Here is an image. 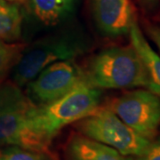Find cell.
<instances>
[{
	"mask_svg": "<svg viewBox=\"0 0 160 160\" xmlns=\"http://www.w3.org/2000/svg\"><path fill=\"white\" fill-rule=\"evenodd\" d=\"M66 160H133L117 149L92 140L81 133H73L65 148Z\"/></svg>",
	"mask_w": 160,
	"mask_h": 160,
	"instance_id": "cell-9",
	"label": "cell"
},
{
	"mask_svg": "<svg viewBox=\"0 0 160 160\" xmlns=\"http://www.w3.org/2000/svg\"><path fill=\"white\" fill-rule=\"evenodd\" d=\"M92 10L99 29L109 37L129 34L136 22L131 0H92Z\"/></svg>",
	"mask_w": 160,
	"mask_h": 160,
	"instance_id": "cell-8",
	"label": "cell"
},
{
	"mask_svg": "<svg viewBox=\"0 0 160 160\" xmlns=\"http://www.w3.org/2000/svg\"><path fill=\"white\" fill-rule=\"evenodd\" d=\"M76 128L81 134L125 156H142L151 142L127 126L107 106H99L91 114L78 120Z\"/></svg>",
	"mask_w": 160,
	"mask_h": 160,
	"instance_id": "cell-4",
	"label": "cell"
},
{
	"mask_svg": "<svg viewBox=\"0 0 160 160\" xmlns=\"http://www.w3.org/2000/svg\"><path fill=\"white\" fill-rule=\"evenodd\" d=\"M123 122L153 141L160 126V97L148 89L127 92L107 105Z\"/></svg>",
	"mask_w": 160,
	"mask_h": 160,
	"instance_id": "cell-5",
	"label": "cell"
},
{
	"mask_svg": "<svg viewBox=\"0 0 160 160\" xmlns=\"http://www.w3.org/2000/svg\"><path fill=\"white\" fill-rule=\"evenodd\" d=\"M62 1L63 4H64V6H66L69 11L72 12L73 8H74V5L76 0H62Z\"/></svg>",
	"mask_w": 160,
	"mask_h": 160,
	"instance_id": "cell-18",
	"label": "cell"
},
{
	"mask_svg": "<svg viewBox=\"0 0 160 160\" xmlns=\"http://www.w3.org/2000/svg\"><path fill=\"white\" fill-rule=\"evenodd\" d=\"M6 1L11 2V3H15V4H17V3H22L25 0H6Z\"/></svg>",
	"mask_w": 160,
	"mask_h": 160,
	"instance_id": "cell-19",
	"label": "cell"
},
{
	"mask_svg": "<svg viewBox=\"0 0 160 160\" xmlns=\"http://www.w3.org/2000/svg\"><path fill=\"white\" fill-rule=\"evenodd\" d=\"M22 15L15 3L0 0V39L13 42L22 34Z\"/></svg>",
	"mask_w": 160,
	"mask_h": 160,
	"instance_id": "cell-11",
	"label": "cell"
},
{
	"mask_svg": "<svg viewBox=\"0 0 160 160\" xmlns=\"http://www.w3.org/2000/svg\"><path fill=\"white\" fill-rule=\"evenodd\" d=\"M131 45L142 59L148 77V89L160 97V56L149 46L137 22L129 31Z\"/></svg>",
	"mask_w": 160,
	"mask_h": 160,
	"instance_id": "cell-10",
	"label": "cell"
},
{
	"mask_svg": "<svg viewBox=\"0 0 160 160\" xmlns=\"http://www.w3.org/2000/svg\"><path fill=\"white\" fill-rule=\"evenodd\" d=\"M85 80L99 89H126L148 86L142 59L132 45L104 49L95 54L84 71Z\"/></svg>",
	"mask_w": 160,
	"mask_h": 160,
	"instance_id": "cell-2",
	"label": "cell"
},
{
	"mask_svg": "<svg viewBox=\"0 0 160 160\" xmlns=\"http://www.w3.org/2000/svg\"><path fill=\"white\" fill-rule=\"evenodd\" d=\"M32 11L40 22L46 25H54L71 12L62 0H29Z\"/></svg>",
	"mask_w": 160,
	"mask_h": 160,
	"instance_id": "cell-13",
	"label": "cell"
},
{
	"mask_svg": "<svg viewBox=\"0 0 160 160\" xmlns=\"http://www.w3.org/2000/svg\"><path fill=\"white\" fill-rule=\"evenodd\" d=\"M147 32L160 52V27L149 26L147 29Z\"/></svg>",
	"mask_w": 160,
	"mask_h": 160,
	"instance_id": "cell-17",
	"label": "cell"
},
{
	"mask_svg": "<svg viewBox=\"0 0 160 160\" xmlns=\"http://www.w3.org/2000/svg\"><path fill=\"white\" fill-rule=\"evenodd\" d=\"M102 92L82 81L61 98L44 105H31L27 115L31 125L49 141L63 127L90 115L100 106Z\"/></svg>",
	"mask_w": 160,
	"mask_h": 160,
	"instance_id": "cell-1",
	"label": "cell"
},
{
	"mask_svg": "<svg viewBox=\"0 0 160 160\" xmlns=\"http://www.w3.org/2000/svg\"><path fill=\"white\" fill-rule=\"evenodd\" d=\"M0 160H55L52 154L10 146L0 149Z\"/></svg>",
	"mask_w": 160,
	"mask_h": 160,
	"instance_id": "cell-15",
	"label": "cell"
},
{
	"mask_svg": "<svg viewBox=\"0 0 160 160\" xmlns=\"http://www.w3.org/2000/svg\"><path fill=\"white\" fill-rule=\"evenodd\" d=\"M29 108L13 110L0 116V146H16L52 154L49 149L51 141L31 125L27 115Z\"/></svg>",
	"mask_w": 160,
	"mask_h": 160,
	"instance_id": "cell-7",
	"label": "cell"
},
{
	"mask_svg": "<svg viewBox=\"0 0 160 160\" xmlns=\"http://www.w3.org/2000/svg\"><path fill=\"white\" fill-rule=\"evenodd\" d=\"M33 103L12 81L0 83V116L13 110L29 108Z\"/></svg>",
	"mask_w": 160,
	"mask_h": 160,
	"instance_id": "cell-12",
	"label": "cell"
},
{
	"mask_svg": "<svg viewBox=\"0 0 160 160\" xmlns=\"http://www.w3.org/2000/svg\"><path fill=\"white\" fill-rule=\"evenodd\" d=\"M136 160H160V139L151 141L147 150L142 156L137 157Z\"/></svg>",
	"mask_w": 160,
	"mask_h": 160,
	"instance_id": "cell-16",
	"label": "cell"
},
{
	"mask_svg": "<svg viewBox=\"0 0 160 160\" xmlns=\"http://www.w3.org/2000/svg\"><path fill=\"white\" fill-rule=\"evenodd\" d=\"M143 1H144L146 4H148V5H153L157 0H143Z\"/></svg>",
	"mask_w": 160,
	"mask_h": 160,
	"instance_id": "cell-20",
	"label": "cell"
},
{
	"mask_svg": "<svg viewBox=\"0 0 160 160\" xmlns=\"http://www.w3.org/2000/svg\"><path fill=\"white\" fill-rule=\"evenodd\" d=\"M25 47L23 44L0 39V83L14 67Z\"/></svg>",
	"mask_w": 160,
	"mask_h": 160,
	"instance_id": "cell-14",
	"label": "cell"
},
{
	"mask_svg": "<svg viewBox=\"0 0 160 160\" xmlns=\"http://www.w3.org/2000/svg\"><path fill=\"white\" fill-rule=\"evenodd\" d=\"M87 43L73 31L46 36L26 46L12 68V82L22 87L52 63L74 60L86 52Z\"/></svg>",
	"mask_w": 160,
	"mask_h": 160,
	"instance_id": "cell-3",
	"label": "cell"
},
{
	"mask_svg": "<svg viewBox=\"0 0 160 160\" xmlns=\"http://www.w3.org/2000/svg\"><path fill=\"white\" fill-rule=\"evenodd\" d=\"M84 80V70L74 60L57 62L26 85L27 97L35 105L47 104L65 95Z\"/></svg>",
	"mask_w": 160,
	"mask_h": 160,
	"instance_id": "cell-6",
	"label": "cell"
}]
</instances>
